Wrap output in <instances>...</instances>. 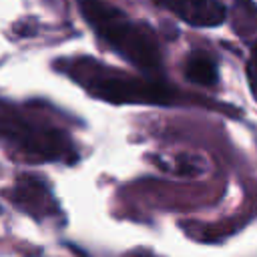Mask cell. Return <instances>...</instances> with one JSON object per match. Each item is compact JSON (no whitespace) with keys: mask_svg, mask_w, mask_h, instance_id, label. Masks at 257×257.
Returning a JSON list of instances; mask_svg holds the SVG:
<instances>
[{"mask_svg":"<svg viewBox=\"0 0 257 257\" xmlns=\"http://www.w3.org/2000/svg\"><path fill=\"white\" fill-rule=\"evenodd\" d=\"M0 133L8 151L26 163H72L76 159L74 145L64 128H58L38 116L24 114L8 102H2Z\"/></svg>","mask_w":257,"mask_h":257,"instance_id":"3","label":"cell"},{"mask_svg":"<svg viewBox=\"0 0 257 257\" xmlns=\"http://www.w3.org/2000/svg\"><path fill=\"white\" fill-rule=\"evenodd\" d=\"M247 80H249V88L253 92V98L257 100V42L251 48L249 54V62H247Z\"/></svg>","mask_w":257,"mask_h":257,"instance_id":"7","label":"cell"},{"mask_svg":"<svg viewBox=\"0 0 257 257\" xmlns=\"http://www.w3.org/2000/svg\"><path fill=\"white\" fill-rule=\"evenodd\" d=\"M58 70L70 76L94 98L114 104H175L179 90L165 82L137 78L122 70L110 68L92 58H66L58 60Z\"/></svg>","mask_w":257,"mask_h":257,"instance_id":"1","label":"cell"},{"mask_svg":"<svg viewBox=\"0 0 257 257\" xmlns=\"http://www.w3.org/2000/svg\"><path fill=\"white\" fill-rule=\"evenodd\" d=\"M78 6L84 14V20L110 50L143 72H159V40L147 24L133 20L116 6H110L102 0H78Z\"/></svg>","mask_w":257,"mask_h":257,"instance_id":"2","label":"cell"},{"mask_svg":"<svg viewBox=\"0 0 257 257\" xmlns=\"http://www.w3.org/2000/svg\"><path fill=\"white\" fill-rule=\"evenodd\" d=\"M165 10L173 12L191 26L209 28L225 22L227 10L219 0H155Z\"/></svg>","mask_w":257,"mask_h":257,"instance_id":"5","label":"cell"},{"mask_svg":"<svg viewBox=\"0 0 257 257\" xmlns=\"http://www.w3.org/2000/svg\"><path fill=\"white\" fill-rule=\"evenodd\" d=\"M185 76L201 86H215L219 80V68L215 60L205 52H193L185 64Z\"/></svg>","mask_w":257,"mask_h":257,"instance_id":"6","label":"cell"},{"mask_svg":"<svg viewBox=\"0 0 257 257\" xmlns=\"http://www.w3.org/2000/svg\"><path fill=\"white\" fill-rule=\"evenodd\" d=\"M12 203L36 219L58 213V205L48 185L36 175H20L14 181Z\"/></svg>","mask_w":257,"mask_h":257,"instance_id":"4","label":"cell"}]
</instances>
